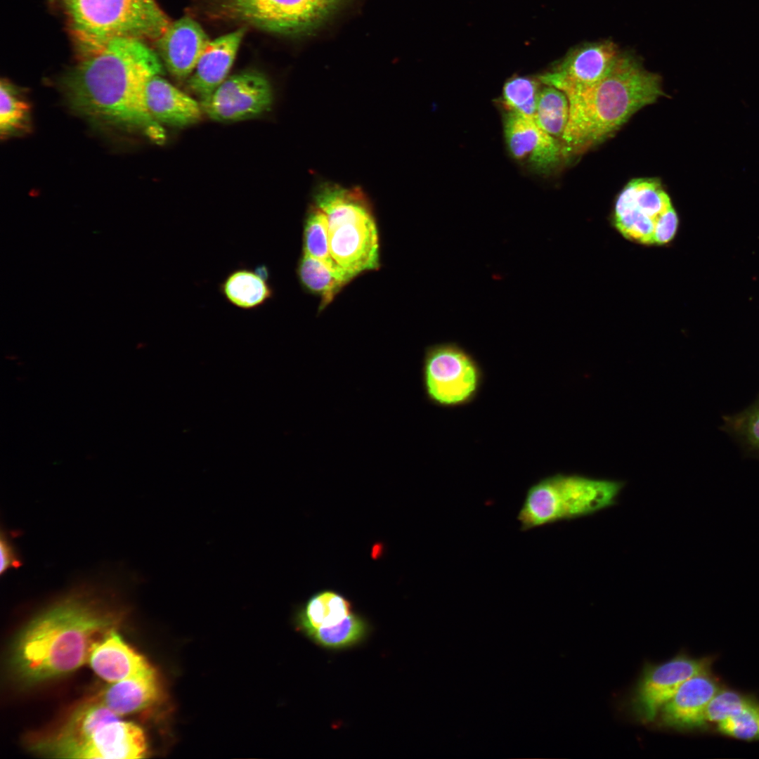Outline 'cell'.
Here are the masks:
<instances>
[{
    "label": "cell",
    "mask_w": 759,
    "mask_h": 759,
    "mask_svg": "<svg viewBox=\"0 0 759 759\" xmlns=\"http://www.w3.org/2000/svg\"><path fill=\"white\" fill-rule=\"evenodd\" d=\"M344 0H207L216 17L269 32L299 35L319 26Z\"/></svg>",
    "instance_id": "8"
},
{
    "label": "cell",
    "mask_w": 759,
    "mask_h": 759,
    "mask_svg": "<svg viewBox=\"0 0 759 759\" xmlns=\"http://www.w3.org/2000/svg\"><path fill=\"white\" fill-rule=\"evenodd\" d=\"M145 103L151 117L158 123L182 127L198 122L203 112L201 103L157 75L148 82Z\"/></svg>",
    "instance_id": "19"
},
{
    "label": "cell",
    "mask_w": 759,
    "mask_h": 759,
    "mask_svg": "<svg viewBox=\"0 0 759 759\" xmlns=\"http://www.w3.org/2000/svg\"><path fill=\"white\" fill-rule=\"evenodd\" d=\"M711 662L707 657L694 659L679 655L661 664L647 667L633 696L636 714L646 722L653 720L682 684L709 670Z\"/></svg>",
    "instance_id": "12"
},
{
    "label": "cell",
    "mask_w": 759,
    "mask_h": 759,
    "mask_svg": "<svg viewBox=\"0 0 759 759\" xmlns=\"http://www.w3.org/2000/svg\"><path fill=\"white\" fill-rule=\"evenodd\" d=\"M254 270L261 277L268 280L270 275L269 271L264 264L257 266Z\"/></svg>",
    "instance_id": "34"
},
{
    "label": "cell",
    "mask_w": 759,
    "mask_h": 759,
    "mask_svg": "<svg viewBox=\"0 0 759 759\" xmlns=\"http://www.w3.org/2000/svg\"><path fill=\"white\" fill-rule=\"evenodd\" d=\"M160 694L157 674L153 668L116 682L103 692L101 701L120 717L148 707Z\"/></svg>",
    "instance_id": "21"
},
{
    "label": "cell",
    "mask_w": 759,
    "mask_h": 759,
    "mask_svg": "<svg viewBox=\"0 0 759 759\" xmlns=\"http://www.w3.org/2000/svg\"><path fill=\"white\" fill-rule=\"evenodd\" d=\"M84 56L117 38L157 40L171 23L155 0H63Z\"/></svg>",
    "instance_id": "5"
},
{
    "label": "cell",
    "mask_w": 759,
    "mask_h": 759,
    "mask_svg": "<svg viewBox=\"0 0 759 759\" xmlns=\"http://www.w3.org/2000/svg\"><path fill=\"white\" fill-rule=\"evenodd\" d=\"M718 731L743 740L759 739V703L753 699L737 715L718 723Z\"/></svg>",
    "instance_id": "30"
},
{
    "label": "cell",
    "mask_w": 759,
    "mask_h": 759,
    "mask_svg": "<svg viewBox=\"0 0 759 759\" xmlns=\"http://www.w3.org/2000/svg\"><path fill=\"white\" fill-rule=\"evenodd\" d=\"M540 84L539 79L526 77L509 79L502 89V103L505 110L534 119Z\"/></svg>",
    "instance_id": "28"
},
{
    "label": "cell",
    "mask_w": 759,
    "mask_h": 759,
    "mask_svg": "<svg viewBox=\"0 0 759 759\" xmlns=\"http://www.w3.org/2000/svg\"><path fill=\"white\" fill-rule=\"evenodd\" d=\"M663 96L659 75L647 70L635 56L620 52L598 83L568 97L569 116L561 139L566 157L602 143Z\"/></svg>",
    "instance_id": "3"
},
{
    "label": "cell",
    "mask_w": 759,
    "mask_h": 759,
    "mask_svg": "<svg viewBox=\"0 0 759 759\" xmlns=\"http://www.w3.org/2000/svg\"><path fill=\"white\" fill-rule=\"evenodd\" d=\"M313 205L326 216L331 254L353 278L379 267V240L371 203L359 187L321 181Z\"/></svg>",
    "instance_id": "4"
},
{
    "label": "cell",
    "mask_w": 759,
    "mask_h": 759,
    "mask_svg": "<svg viewBox=\"0 0 759 759\" xmlns=\"http://www.w3.org/2000/svg\"><path fill=\"white\" fill-rule=\"evenodd\" d=\"M752 700L735 691L720 689L706 708L705 721L720 723L739 713Z\"/></svg>",
    "instance_id": "31"
},
{
    "label": "cell",
    "mask_w": 759,
    "mask_h": 759,
    "mask_svg": "<svg viewBox=\"0 0 759 759\" xmlns=\"http://www.w3.org/2000/svg\"><path fill=\"white\" fill-rule=\"evenodd\" d=\"M121 717L101 701L79 707L52 737L37 748L57 758H77L96 732L105 724Z\"/></svg>",
    "instance_id": "15"
},
{
    "label": "cell",
    "mask_w": 759,
    "mask_h": 759,
    "mask_svg": "<svg viewBox=\"0 0 759 759\" xmlns=\"http://www.w3.org/2000/svg\"><path fill=\"white\" fill-rule=\"evenodd\" d=\"M0 86V131L8 136L26 127L30 106L6 81H1Z\"/></svg>",
    "instance_id": "29"
},
{
    "label": "cell",
    "mask_w": 759,
    "mask_h": 759,
    "mask_svg": "<svg viewBox=\"0 0 759 759\" xmlns=\"http://www.w3.org/2000/svg\"><path fill=\"white\" fill-rule=\"evenodd\" d=\"M569 116L566 95L551 86L542 87L538 99L534 120L546 133L561 141Z\"/></svg>",
    "instance_id": "25"
},
{
    "label": "cell",
    "mask_w": 759,
    "mask_h": 759,
    "mask_svg": "<svg viewBox=\"0 0 759 759\" xmlns=\"http://www.w3.org/2000/svg\"><path fill=\"white\" fill-rule=\"evenodd\" d=\"M353 613L351 602L332 590L313 595L297 613L298 628L305 635L312 630L339 623Z\"/></svg>",
    "instance_id": "23"
},
{
    "label": "cell",
    "mask_w": 759,
    "mask_h": 759,
    "mask_svg": "<svg viewBox=\"0 0 759 759\" xmlns=\"http://www.w3.org/2000/svg\"><path fill=\"white\" fill-rule=\"evenodd\" d=\"M88 662L100 677L110 683L153 668L144 657L127 645L114 631H110L95 644Z\"/></svg>",
    "instance_id": "20"
},
{
    "label": "cell",
    "mask_w": 759,
    "mask_h": 759,
    "mask_svg": "<svg viewBox=\"0 0 759 759\" xmlns=\"http://www.w3.org/2000/svg\"><path fill=\"white\" fill-rule=\"evenodd\" d=\"M619 53L611 41L585 43L570 50L562 61L538 79L543 84L561 90L568 98L598 83Z\"/></svg>",
    "instance_id": "11"
},
{
    "label": "cell",
    "mask_w": 759,
    "mask_h": 759,
    "mask_svg": "<svg viewBox=\"0 0 759 759\" xmlns=\"http://www.w3.org/2000/svg\"><path fill=\"white\" fill-rule=\"evenodd\" d=\"M746 429L749 441L759 448V406L749 415Z\"/></svg>",
    "instance_id": "33"
},
{
    "label": "cell",
    "mask_w": 759,
    "mask_h": 759,
    "mask_svg": "<svg viewBox=\"0 0 759 759\" xmlns=\"http://www.w3.org/2000/svg\"><path fill=\"white\" fill-rule=\"evenodd\" d=\"M483 370L474 357L456 342H442L425 348L422 382L427 401L439 407L465 406L477 397Z\"/></svg>",
    "instance_id": "9"
},
{
    "label": "cell",
    "mask_w": 759,
    "mask_h": 759,
    "mask_svg": "<svg viewBox=\"0 0 759 759\" xmlns=\"http://www.w3.org/2000/svg\"><path fill=\"white\" fill-rule=\"evenodd\" d=\"M503 131L511 155L535 172L550 173L566 157L562 141L546 133L531 117L506 110Z\"/></svg>",
    "instance_id": "13"
},
{
    "label": "cell",
    "mask_w": 759,
    "mask_h": 759,
    "mask_svg": "<svg viewBox=\"0 0 759 759\" xmlns=\"http://www.w3.org/2000/svg\"><path fill=\"white\" fill-rule=\"evenodd\" d=\"M240 28L209 42L190 76L188 86L201 100L227 77L245 34Z\"/></svg>",
    "instance_id": "17"
},
{
    "label": "cell",
    "mask_w": 759,
    "mask_h": 759,
    "mask_svg": "<svg viewBox=\"0 0 759 759\" xmlns=\"http://www.w3.org/2000/svg\"><path fill=\"white\" fill-rule=\"evenodd\" d=\"M297 274L303 285L321 297V306L328 304L350 280L339 275L318 259L306 254L299 261Z\"/></svg>",
    "instance_id": "24"
},
{
    "label": "cell",
    "mask_w": 759,
    "mask_h": 759,
    "mask_svg": "<svg viewBox=\"0 0 759 759\" xmlns=\"http://www.w3.org/2000/svg\"><path fill=\"white\" fill-rule=\"evenodd\" d=\"M103 602L91 593H72L30 623L16 646L22 674L31 680H42L88 662L93 647L112 630L117 618Z\"/></svg>",
    "instance_id": "2"
},
{
    "label": "cell",
    "mask_w": 759,
    "mask_h": 759,
    "mask_svg": "<svg viewBox=\"0 0 759 759\" xmlns=\"http://www.w3.org/2000/svg\"><path fill=\"white\" fill-rule=\"evenodd\" d=\"M210 41L197 22L183 17L171 22L156 44L169 72L181 79L191 75Z\"/></svg>",
    "instance_id": "14"
},
{
    "label": "cell",
    "mask_w": 759,
    "mask_h": 759,
    "mask_svg": "<svg viewBox=\"0 0 759 759\" xmlns=\"http://www.w3.org/2000/svg\"><path fill=\"white\" fill-rule=\"evenodd\" d=\"M162 73L160 59L143 40L117 38L84 56L65 79L64 90L71 106L84 115L162 141V128L145 103L148 81Z\"/></svg>",
    "instance_id": "1"
},
{
    "label": "cell",
    "mask_w": 759,
    "mask_h": 759,
    "mask_svg": "<svg viewBox=\"0 0 759 759\" xmlns=\"http://www.w3.org/2000/svg\"><path fill=\"white\" fill-rule=\"evenodd\" d=\"M720 689L709 670L690 677L678 688L661 707L662 721L677 728H694L703 725L706 708Z\"/></svg>",
    "instance_id": "16"
},
{
    "label": "cell",
    "mask_w": 759,
    "mask_h": 759,
    "mask_svg": "<svg viewBox=\"0 0 759 759\" xmlns=\"http://www.w3.org/2000/svg\"><path fill=\"white\" fill-rule=\"evenodd\" d=\"M610 221L623 238L643 246L668 245L679 228V216L660 180L630 181L614 202Z\"/></svg>",
    "instance_id": "7"
},
{
    "label": "cell",
    "mask_w": 759,
    "mask_h": 759,
    "mask_svg": "<svg viewBox=\"0 0 759 759\" xmlns=\"http://www.w3.org/2000/svg\"><path fill=\"white\" fill-rule=\"evenodd\" d=\"M268 280L254 270L240 268L231 271L219 285L223 297L233 306L254 310L264 306L273 297Z\"/></svg>",
    "instance_id": "22"
},
{
    "label": "cell",
    "mask_w": 759,
    "mask_h": 759,
    "mask_svg": "<svg viewBox=\"0 0 759 759\" xmlns=\"http://www.w3.org/2000/svg\"><path fill=\"white\" fill-rule=\"evenodd\" d=\"M273 101L267 78L258 72L245 71L228 77L200 103L203 112L212 119L237 122L268 110Z\"/></svg>",
    "instance_id": "10"
},
{
    "label": "cell",
    "mask_w": 759,
    "mask_h": 759,
    "mask_svg": "<svg viewBox=\"0 0 759 759\" xmlns=\"http://www.w3.org/2000/svg\"><path fill=\"white\" fill-rule=\"evenodd\" d=\"M146 753L147 743L142 729L120 718L100 727L77 758H141Z\"/></svg>",
    "instance_id": "18"
},
{
    "label": "cell",
    "mask_w": 759,
    "mask_h": 759,
    "mask_svg": "<svg viewBox=\"0 0 759 759\" xmlns=\"http://www.w3.org/2000/svg\"><path fill=\"white\" fill-rule=\"evenodd\" d=\"M304 253L318 259L339 275L350 280L353 278L334 260L330 249L326 216L313 204L305 221Z\"/></svg>",
    "instance_id": "26"
},
{
    "label": "cell",
    "mask_w": 759,
    "mask_h": 759,
    "mask_svg": "<svg viewBox=\"0 0 759 759\" xmlns=\"http://www.w3.org/2000/svg\"><path fill=\"white\" fill-rule=\"evenodd\" d=\"M623 481L555 474L533 484L517 515L521 531L592 515L617 503Z\"/></svg>",
    "instance_id": "6"
},
{
    "label": "cell",
    "mask_w": 759,
    "mask_h": 759,
    "mask_svg": "<svg viewBox=\"0 0 759 759\" xmlns=\"http://www.w3.org/2000/svg\"><path fill=\"white\" fill-rule=\"evenodd\" d=\"M368 628L366 621L353 612L338 624L310 631L306 635L322 647L338 649L359 643Z\"/></svg>",
    "instance_id": "27"
},
{
    "label": "cell",
    "mask_w": 759,
    "mask_h": 759,
    "mask_svg": "<svg viewBox=\"0 0 759 759\" xmlns=\"http://www.w3.org/2000/svg\"><path fill=\"white\" fill-rule=\"evenodd\" d=\"M48 1H50V2L51 3V2H53V1H54V0H48Z\"/></svg>",
    "instance_id": "35"
},
{
    "label": "cell",
    "mask_w": 759,
    "mask_h": 759,
    "mask_svg": "<svg viewBox=\"0 0 759 759\" xmlns=\"http://www.w3.org/2000/svg\"><path fill=\"white\" fill-rule=\"evenodd\" d=\"M0 552H1V573L3 574L8 569L12 568H18L20 566L21 563L19 560L16 552L10 542L1 535L0 540Z\"/></svg>",
    "instance_id": "32"
}]
</instances>
